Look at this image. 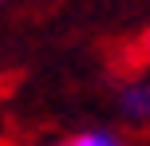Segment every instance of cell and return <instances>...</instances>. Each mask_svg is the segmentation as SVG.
I'll return each mask as SVG.
<instances>
[{
	"label": "cell",
	"instance_id": "obj_1",
	"mask_svg": "<svg viewBox=\"0 0 150 146\" xmlns=\"http://www.w3.org/2000/svg\"><path fill=\"white\" fill-rule=\"evenodd\" d=\"M115 111L127 126L150 130V67H130L115 83Z\"/></svg>",
	"mask_w": 150,
	"mask_h": 146
},
{
	"label": "cell",
	"instance_id": "obj_2",
	"mask_svg": "<svg viewBox=\"0 0 150 146\" xmlns=\"http://www.w3.org/2000/svg\"><path fill=\"white\" fill-rule=\"evenodd\" d=\"M63 146H127L122 142V134H115V130H107V126H91V130H79V134H71Z\"/></svg>",
	"mask_w": 150,
	"mask_h": 146
},
{
	"label": "cell",
	"instance_id": "obj_3",
	"mask_svg": "<svg viewBox=\"0 0 150 146\" xmlns=\"http://www.w3.org/2000/svg\"><path fill=\"white\" fill-rule=\"evenodd\" d=\"M134 63L138 67H150V28L134 39Z\"/></svg>",
	"mask_w": 150,
	"mask_h": 146
},
{
	"label": "cell",
	"instance_id": "obj_4",
	"mask_svg": "<svg viewBox=\"0 0 150 146\" xmlns=\"http://www.w3.org/2000/svg\"><path fill=\"white\" fill-rule=\"evenodd\" d=\"M44 146H63V142H44Z\"/></svg>",
	"mask_w": 150,
	"mask_h": 146
},
{
	"label": "cell",
	"instance_id": "obj_5",
	"mask_svg": "<svg viewBox=\"0 0 150 146\" xmlns=\"http://www.w3.org/2000/svg\"><path fill=\"white\" fill-rule=\"evenodd\" d=\"M0 4H4V0H0Z\"/></svg>",
	"mask_w": 150,
	"mask_h": 146
}]
</instances>
